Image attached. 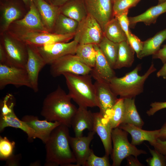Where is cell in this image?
Returning a JSON list of instances; mask_svg holds the SVG:
<instances>
[{"mask_svg":"<svg viewBox=\"0 0 166 166\" xmlns=\"http://www.w3.org/2000/svg\"><path fill=\"white\" fill-rule=\"evenodd\" d=\"M69 127L61 124L56 127L45 142V166H70L76 160L69 144Z\"/></svg>","mask_w":166,"mask_h":166,"instance_id":"1","label":"cell"},{"mask_svg":"<svg viewBox=\"0 0 166 166\" xmlns=\"http://www.w3.org/2000/svg\"><path fill=\"white\" fill-rule=\"evenodd\" d=\"M71 98L58 85L44 100L41 115L49 121H57L70 126L72 118L77 110L71 102Z\"/></svg>","mask_w":166,"mask_h":166,"instance_id":"2","label":"cell"},{"mask_svg":"<svg viewBox=\"0 0 166 166\" xmlns=\"http://www.w3.org/2000/svg\"><path fill=\"white\" fill-rule=\"evenodd\" d=\"M141 69V64L138 65L124 76L121 77L116 76L112 79L109 84L113 93L120 98L125 99L134 98L143 93L145 81L156 69L152 63L146 73L141 76L139 74Z\"/></svg>","mask_w":166,"mask_h":166,"instance_id":"3","label":"cell"},{"mask_svg":"<svg viewBox=\"0 0 166 166\" xmlns=\"http://www.w3.org/2000/svg\"><path fill=\"white\" fill-rule=\"evenodd\" d=\"M68 94L79 107H97L96 91L89 74L80 75L64 73Z\"/></svg>","mask_w":166,"mask_h":166,"instance_id":"4","label":"cell"},{"mask_svg":"<svg viewBox=\"0 0 166 166\" xmlns=\"http://www.w3.org/2000/svg\"><path fill=\"white\" fill-rule=\"evenodd\" d=\"M6 55L5 65L25 69L28 53L26 44L7 31L0 34V43Z\"/></svg>","mask_w":166,"mask_h":166,"instance_id":"5","label":"cell"},{"mask_svg":"<svg viewBox=\"0 0 166 166\" xmlns=\"http://www.w3.org/2000/svg\"><path fill=\"white\" fill-rule=\"evenodd\" d=\"M128 132L118 127L112 132L113 147L111 154L113 166H119L125 158L132 155L137 157L141 154H147L143 150L138 149L130 143L128 138Z\"/></svg>","mask_w":166,"mask_h":166,"instance_id":"6","label":"cell"},{"mask_svg":"<svg viewBox=\"0 0 166 166\" xmlns=\"http://www.w3.org/2000/svg\"><path fill=\"white\" fill-rule=\"evenodd\" d=\"M10 34L26 45L37 47L57 42H69L75 34L59 35L48 32L30 31L9 29Z\"/></svg>","mask_w":166,"mask_h":166,"instance_id":"7","label":"cell"},{"mask_svg":"<svg viewBox=\"0 0 166 166\" xmlns=\"http://www.w3.org/2000/svg\"><path fill=\"white\" fill-rule=\"evenodd\" d=\"M104 36V32L99 24L93 17L88 14L79 22L73 40L80 44L98 45Z\"/></svg>","mask_w":166,"mask_h":166,"instance_id":"8","label":"cell"},{"mask_svg":"<svg viewBox=\"0 0 166 166\" xmlns=\"http://www.w3.org/2000/svg\"><path fill=\"white\" fill-rule=\"evenodd\" d=\"M50 72L54 77L65 73L84 75L90 73L92 68L84 64L75 54L62 57L50 65Z\"/></svg>","mask_w":166,"mask_h":166,"instance_id":"9","label":"cell"},{"mask_svg":"<svg viewBox=\"0 0 166 166\" xmlns=\"http://www.w3.org/2000/svg\"><path fill=\"white\" fill-rule=\"evenodd\" d=\"M26 9L22 0H0V34L7 31L13 22L23 18Z\"/></svg>","mask_w":166,"mask_h":166,"instance_id":"10","label":"cell"},{"mask_svg":"<svg viewBox=\"0 0 166 166\" xmlns=\"http://www.w3.org/2000/svg\"><path fill=\"white\" fill-rule=\"evenodd\" d=\"M16 87L26 86L32 89L30 81L25 69L0 64V89L8 85Z\"/></svg>","mask_w":166,"mask_h":166,"instance_id":"11","label":"cell"},{"mask_svg":"<svg viewBox=\"0 0 166 166\" xmlns=\"http://www.w3.org/2000/svg\"><path fill=\"white\" fill-rule=\"evenodd\" d=\"M78 44L73 40L69 42H57L37 47L46 64L50 65L62 57L69 54H75Z\"/></svg>","mask_w":166,"mask_h":166,"instance_id":"12","label":"cell"},{"mask_svg":"<svg viewBox=\"0 0 166 166\" xmlns=\"http://www.w3.org/2000/svg\"><path fill=\"white\" fill-rule=\"evenodd\" d=\"M88 14L98 22L104 32L107 23L114 18L112 0H85Z\"/></svg>","mask_w":166,"mask_h":166,"instance_id":"13","label":"cell"},{"mask_svg":"<svg viewBox=\"0 0 166 166\" xmlns=\"http://www.w3.org/2000/svg\"><path fill=\"white\" fill-rule=\"evenodd\" d=\"M9 29L49 32L42 21L33 0H31L30 8L24 17L13 22Z\"/></svg>","mask_w":166,"mask_h":166,"instance_id":"14","label":"cell"},{"mask_svg":"<svg viewBox=\"0 0 166 166\" xmlns=\"http://www.w3.org/2000/svg\"><path fill=\"white\" fill-rule=\"evenodd\" d=\"M27 45L28 57L25 69L30 78L32 89L37 93L39 90V73L46 64L37 47L29 45Z\"/></svg>","mask_w":166,"mask_h":166,"instance_id":"15","label":"cell"},{"mask_svg":"<svg viewBox=\"0 0 166 166\" xmlns=\"http://www.w3.org/2000/svg\"><path fill=\"white\" fill-rule=\"evenodd\" d=\"M94 85L96 91L97 107L100 113L104 116L111 109L118 99L113 92L109 83L103 80L96 78Z\"/></svg>","mask_w":166,"mask_h":166,"instance_id":"16","label":"cell"},{"mask_svg":"<svg viewBox=\"0 0 166 166\" xmlns=\"http://www.w3.org/2000/svg\"><path fill=\"white\" fill-rule=\"evenodd\" d=\"M95 133L91 131L86 136H70L69 144L76 160V166H84L91 150L89 145Z\"/></svg>","mask_w":166,"mask_h":166,"instance_id":"17","label":"cell"},{"mask_svg":"<svg viewBox=\"0 0 166 166\" xmlns=\"http://www.w3.org/2000/svg\"><path fill=\"white\" fill-rule=\"evenodd\" d=\"M93 114V131L99 136L104 146L105 154L109 156L111 155L113 149L112 132L113 128L108 120L100 112Z\"/></svg>","mask_w":166,"mask_h":166,"instance_id":"18","label":"cell"},{"mask_svg":"<svg viewBox=\"0 0 166 166\" xmlns=\"http://www.w3.org/2000/svg\"><path fill=\"white\" fill-rule=\"evenodd\" d=\"M21 120L34 130L38 136V138L44 144L53 130L61 124L57 121H49L46 119L40 120L37 116L32 115L24 116Z\"/></svg>","mask_w":166,"mask_h":166,"instance_id":"19","label":"cell"},{"mask_svg":"<svg viewBox=\"0 0 166 166\" xmlns=\"http://www.w3.org/2000/svg\"><path fill=\"white\" fill-rule=\"evenodd\" d=\"M118 127L130 134L132 137L131 143L134 146L138 145L144 141H148L152 146L159 138L160 129L145 130L129 124H121Z\"/></svg>","mask_w":166,"mask_h":166,"instance_id":"20","label":"cell"},{"mask_svg":"<svg viewBox=\"0 0 166 166\" xmlns=\"http://www.w3.org/2000/svg\"><path fill=\"white\" fill-rule=\"evenodd\" d=\"M93 113L87 108L79 107L70 123L75 136H83V132L85 129L93 131Z\"/></svg>","mask_w":166,"mask_h":166,"instance_id":"21","label":"cell"},{"mask_svg":"<svg viewBox=\"0 0 166 166\" xmlns=\"http://www.w3.org/2000/svg\"><path fill=\"white\" fill-rule=\"evenodd\" d=\"M94 45L96 52V59L94 66L90 73L91 75L94 79L99 78L109 83L116 77L115 73L98 45Z\"/></svg>","mask_w":166,"mask_h":166,"instance_id":"22","label":"cell"},{"mask_svg":"<svg viewBox=\"0 0 166 166\" xmlns=\"http://www.w3.org/2000/svg\"><path fill=\"white\" fill-rule=\"evenodd\" d=\"M48 31L52 33L53 26L58 14L59 7L50 4L45 0H33Z\"/></svg>","mask_w":166,"mask_h":166,"instance_id":"23","label":"cell"},{"mask_svg":"<svg viewBox=\"0 0 166 166\" xmlns=\"http://www.w3.org/2000/svg\"><path fill=\"white\" fill-rule=\"evenodd\" d=\"M8 127L21 129L27 134L28 140L30 141L36 138H38V135L34 130L26 122L20 120L14 111L6 115L0 116V132Z\"/></svg>","mask_w":166,"mask_h":166,"instance_id":"24","label":"cell"},{"mask_svg":"<svg viewBox=\"0 0 166 166\" xmlns=\"http://www.w3.org/2000/svg\"><path fill=\"white\" fill-rule=\"evenodd\" d=\"M166 12V1L152 7L142 14L133 17H128L129 26L134 27L139 22H143L146 25L155 24L158 17Z\"/></svg>","mask_w":166,"mask_h":166,"instance_id":"25","label":"cell"},{"mask_svg":"<svg viewBox=\"0 0 166 166\" xmlns=\"http://www.w3.org/2000/svg\"><path fill=\"white\" fill-rule=\"evenodd\" d=\"M61 13L80 22L88 15L85 0H70L59 7Z\"/></svg>","mask_w":166,"mask_h":166,"instance_id":"26","label":"cell"},{"mask_svg":"<svg viewBox=\"0 0 166 166\" xmlns=\"http://www.w3.org/2000/svg\"><path fill=\"white\" fill-rule=\"evenodd\" d=\"M166 39V29L156 34L153 37L143 42L141 51L137 56L140 59L156 53L160 49L163 42Z\"/></svg>","mask_w":166,"mask_h":166,"instance_id":"27","label":"cell"},{"mask_svg":"<svg viewBox=\"0 0 166 166\" xmlns=\"http://www.w3.org/2000/svg\"><path fill=\"white\" fill-rule=\"evenodd\" d=\"M124 116L121 124H131L142 128L144 122L137 110L134 98L124 99Z\"/></svg>","mask_w":166,"mask_h":166,"instance_id":"28","label":"cell"},{"mask_svg":"<svg viewBox=\"0 0 166 166\" xmlns=\"http://www.w3.org/2000/svg\"><path fill=\"white\" fill-rule=\"evenodd\" d=\"M135 53L128 41L119 43L117 57L113 69L131 66L134 60Z\"/></svg>","mask_w":166,"mask_h":166,"instance_id":"29","label":"cell"},{"mask_svg":"<svg viewBox=\"0 0 166 166\" xmlns=\"http://www.w3.org/2000/svg\"><path fill=\"white\" fill-rule=\"evenodd\" d=\"M79 23L60 13L55 22L52 33L59 35L75 34Z\"/></svg>","mask_w":166,"mask_h":166,"instance_id":"30","label":"cell"},{"mask_svg":"<svg viewBox=\"0 0 166 166\" xmlns=\"http://www.w3.org/2000/svg\"><path fill=\"white\" fill-rule=\"evenodd\" d=\"M104 36L110 40L119 43L128 41L127 36L117 20L112 18L106 25L104 31Z\"/></svg>","mask_w":166,"mask_h":166,"instance_id":"31","label":"cell"},{"mask_svg":"<svg viewBox=\"0 0 166 166\" xmlns=\"http://www.w3.org/2000/svg\"><path fill=\"white\" fill-rule=\"evenodd\" d=\"M96 53L94 44H78L75 54L84 64L90 68H93L95 64Z\"/></svg>","mask_w":166,"mask_h":166,"instance_id":"32","label":"cell"},{"mask_svg":"<svg viewBox=\"0 0 166 166\" xmlns=\"http://www.w3.org/2000/svg\"><path fill=\"white\" fill-rule=\"evenodd\" d=\"M97 45L110 65L113 69L117 57L119 43L110 40L104 36Z\"/></svg>","mask_w":166,"mask_h":166,"instance_id":"33","label":"cell"},{"mask_svg":"<svg viewBox=\"0 0 166 166\" xmlns=\"http://www.w3.org/2000/svg\"><path fill=\"white\" fill-rule=\"evenodd\" d=\"M124 99L118 98L113 107L104 116L110 122L113 129L118 127L121 123L124 114Z\"/></svg>","mask_w":166,"mask_h":166,"instance_id":"34","label":"cell"},{"mask_svg":"<svg viewBox=\"0 0 166 166\" xmlns=\"http://www.w3.org/2000/svg\"><path fill=\"white\" fill-rule=\"evenodd\" d=\"M140 0H116L113 3L114 17L128 11L129 9L135 6Z\"/></svg>","mask_w":166,"mask_h":166,"instance_id":"35","label":"cell"},{"mask_svg":"<svg viewBox=\"0 0 166 166\" xmlns=\"http://www.w3.org/2000/svg\"><path fill=\"white\" fill-rule=\"evenodd\" d=\"M15 142L4 136H0V160H6L13 155Z\"/></svg>","mask_w":166,"mask_h":166,"instance_id":"36","label":"cell"},{"mask_svg":"<svg viewBox=\"0 0 166 166\" xmlns=\"http://www.w3.org/2000/svg\"><path fill=\"white\" fill-rule=\"evenodd\" d=\"M109 156L105 154L102 157L95 155L91 149L90 153L88 157L84 166H110Z\"/></svg>","mask_w":166,"mask_h":166,"instance_id":"37","label":"cell"},{"mask_svg":"<svg viewBox=\"0 0 166 166\" xmlns=\"http://www.w3.org/2000/svg\"><path fill=\"white\" fill-rule=\"evenodd\" d=\"M15 103V99L12 95L10 93L6 95L0 102V115H6L14 111Z\"/></svg>","mask_w":166,"mask_h":166,"instance_id":"38","label":"cell"},{"mask_svg":"<svg viewBox=\"0 0 166 166\" xmlns=\"http://www.w3.org/2000/svg\"><path fill=\"white\" fill-rule=\"evenodd\" d=\"M148 147L152 156V157L146 160L148 164L150 166H166V162L164 155L156 149H152Z\"/></svg>","mask_w":166,"mask_h":166,"instance_id":"39","label":"cell"},{"mask_svg":"<svg viewBox=\"0 0 166 166\" xmlns=\"http://www.w3.org/2000/svg\"><path fill=\"white\" fill-rule=\"evenodd\" d=\"M128 42L137 56L142 49L144 42L130 32Z\"/></svg>","mask_w":166,"mask_h":166,"instance_id":"40","label":"cell"},{"mask_svg":"<svg viewBox=\"0 0 166 166\" xmlns=\"http://www.w3.org/2000/svg\"><path fill=\"white\" fill-rule=\"evenodd\" d=\"M128 11L115 17L117 20L121 28L125 33L128 40L130 32L129 30V22L128 17Z\"/></svg>","mask_w":166,"mask_h":166,"instance_id":"41","label":"cell"},{"mask_svg":"<svg viewBox=\"0 0 166 166\" xmlns=\"http://www.w3.org/2000/svg\"><path fill=\"white\" fill-rule=\"evenodd\" d=\"M150 106L151 108L146 112L147 114L149 116H153L158 111L166 108V101L155 102L151 103Z\"/></svg>","mask_w":166,"mask_h":166,"instance_id":"42","label":"cell"},{"mask_svg":"<svg viewBox=\"0 0 166 166\" xmlns=\"http://www.w3.org/2000/svg\"><path fill=\"white\" fill-rule=\"evenodd\" d=\"M153 59H159L164 64L166 62V44L164 45L156 53L152 55Z\"/></svg>","mask_w":166,"mask_h":166,"instance_id":"43","label":"cell"},{"mask_svg":"<svg viewBox=\"0 0 166 166\" xmlns=\"http://www.w3.org/2000/svg\"><path fill=\"white\" fill-rule=\"evenodd\" d=\"M152 146L159 152L166 155V140H162L158 138Z\"/></svg>","mask_w":166,"mask_h":166,"instance_id":"44","label":"cell"},{"mask_svg":"<svg viewBox=\"0 0 166 166\" xmlns=\"http://www.w3.org/2000/svg\"><path fill=\"white\" fill-rule=\"evenodd\" d=\"M21 155H13L10 158L6 160V165L16 166L18 165L19 164V161L21 159Z\"/></svg>","mask_w":166,"mask_h":166,"instance_id":"45","label":"cell"},{"mask_svg":"<svg viewBox=\"0 0 166 166\" xmlns=\"http://www.w3.org/2000/svg\"><path fill=\"white\" fill-rule=\"evenodd\" d=\"M132 155L126 158L127 161V165L128 166H143V164L138 161L137 157Z\"/></svg>","mask_w":166,"mask_h":166,"instance_id":"46","label":"cell"},{"mask_svg":"<svg viewBox=\"0 0 166 166\" xmlns=\"http://www.w3.org/2000/svg\"><path fill=\"white\" fill-rule=\"evenodd\" d=\"M159 139L162 140H166V122L160 129Z\"/></svg>","mask_w":166,"mask_h":166,"instance_id":"47","label":"cell"},{"mask_svg":"<svg viewBox=\"0 0 166 166\" xmlns=\"http://www.w3.org/2000/svg\"><path fill=\"white\" fill-rule=\"evenodd\" d=\"M156 76L162 77L164 79H166V62L163 65L156 73Z\"/></svg>","mask_w":166,"mask_h":166,"instance_id":"48","label":"cell"},{"mask_svg":"<svg viewBox=\"0 0 166 166\" xmlns=\"http://www.w3.org/2000/svg\"><path fill=\"white\" fill-rule=\"evenodd\" d=\"M6 61V55L4 49L0 44V64L5 65Z\"/></svg>","mask_w":166,"mask_h":166,"instance_id":"49","label":"cell"},{"mask_svg":"<svg viewBox=\"0 0 166 166\" xmlns=\"http://www.w3.org/2000/svg\"><path fill=\"white\" fill-rule=\"evenodd\" d=\"M69 0H53L52 4L59 7Z\"/></svg>","mask_w":166,"mask_h":166,"instance_id":"50","label":"cell"},{"mask_svg":"<svg viewBox=\"0 0 166 166\" xmlns=\"http://www.w3.org/2000/svg\"><path fill=\"white\" fill-rule=\"evenodd\" d=\"M27 9L28 10L32 0H22Z\"/></svg>","mask_w":166,"mask_h":166,"instance_id":"51","label":"cell"},{"mask_svg":"<svg viewBox=\"0 0 166 166\" xmlns=\"http://www.w3.org/2000/svg\"><path fill=\"white\" fill-rule=\"evenodd\" d=\"M166 1V0H158V4L163 3Z\"/></svg>","mask_w":166,"mask_h":166,"instance_id":"52","label":"cell"},{"mask_svg":"<svg viewBox=\"0 0 166 166\" xmlns=\"http://www.w3.org/2000/svg\"><path fill=\"white\" fill-rule=\"evenodd\" d=\"M46 1L50 4H52L53 0H45Z\"/></svg>","mask_w":166,"mask_h":166,"instance_id":"53","label":"cell"},{"mask_svg":"<svg viewBox=\"0 0 166 166\" xmlns=\"http://www.w3.org/2000/svg\"><path fill=\"white\" fill-rule=\"evenodd\" d=\"M116 0H112L113 3Z\"/></svg>","mask_w":166,"mask_h":166,"instance_id":"54","label":"cell"},{"mask_svg":"<svg viewBox=\"0 0 166 166\" xmlns=\"http://www.w3.org/2000/svg\"><path fill=\"white\" fill-rule=\"evenodd\" d=\"M165 160H166V155H165Z\"/></svg>","mask_w":166,"mask_h":166,"instance_id":"55","label":"cell"},{"mask_svg":"<svg viewBox=\"0 0 166 166\" xmlns=\"http://www.w3.org/2000/svg\"></svg>","mask_w":166,"mask_h":166,"instance_id":"56","label":"cell"}]
</instances>
